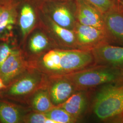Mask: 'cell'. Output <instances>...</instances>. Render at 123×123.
<instances>
[{"instance_id":"1","label":"cell","mask_w":123,"mask_h":123,"mask_svg":"<svg viewBox=\"0 0 123 123\" xmlns=\"http://www.w3.org/2000/svg\"><path fill=\"white\" fill-rule=\"evenodd\" d=\"M93 110L102 121H114L123 114V83L107 84L98 92Z\"/></svg>"},{"instance_id":"2","label":"cell","mask_w":123,"mask_h":123,"mask_svg":"<svg viewBox=\"0 0 123 123\" xmlns=\"http://www.w3.org/2000/svg\"><path fill=\"white\" fill-rule=\"evenodd\" d=\"M48 82L37 68H29L0 91V98L25 103L38 90L47 86Z\"/></svg>"},{"instance_id":"3","label":"cell","mask_w":123,"mask_h":123,"mask_svg":"<svg viewBox=\"0 0 123 123\" xmlns=\"http://www.w3.org/2000/svg\"><path fill=\"white\" fill-rule=\"evenodd\" d=\"M121 69L106 66L88 68L70 74L57 75L67 79L77 91L85 90L98 86L118 83Z\"/></svg>"},{"instance_id":"4","label":"cell","mask_w":123,"mask_h":123,"mask_svg":"<svg viewBox=\"0 0 123 123\" xmlns=\"http://www.w3.org/2000/svg\"><path fill=\"white\" fill-rule=\"evenodd\" d=\"M59 69L57 75L66 74L90 68L95 64L92 53L86 49H60Z\"/></svg>"},{"instance_id":"5","label":"cell","mask_w":123,"mask_h":123,"mask_svg":"<svg viewBox=\"0 0 123 123\" xmlns=\"http://www.w3.org/2000/svg\"><path fill=\"white\" fill-rule=\"evenodd\" d=\"M26 55L18 46L0 68V78L7 85L20 75L31 68H36L35 62L27 61Z\"/></svg>"},{"instance_id":"6","label":"cell","mask_w":123,"mask_h":123,"mask_svg":"<svg viewBox=\"0 0 123 123\" xmlns=\"http://www.w3.org/2000/svg\"><path fill=\"white\" fill-rule=\"evenodd\" d=\"M90 51L95 64L123 69V46L103 43Z\"/></svg>"},{"instance_id":"7","label":"cell","mask_w":123,"mask_h":123,"mask_svg":"<svg viewBox=\"0 0 123 123\" xmlns=\"http://www.w3.org/2000/svg\"><path fill=\"white\" fill-rule=\"evenodd\" d=\"M109 43L123 46V13L118 5L103 14Z\"/></svg>"},{"instance_id":"8","label":"cell","mask_w":123,"mask_h":123,"mask_svg":"<svg viewBox=\"0 0 123 123\" xmlns=\"http://www.w3.org/2000/svg\"><path fill=\"white\" fill-rule=\"evenodd\" d=\"M57 1H45L39 2L40 12L50 18L54 22L63 27L73 30L76 22L70 10Z\"/></svg>"},{"instance_id":"9","label":"cell","mask_w":123,"mask_h":123,"mask_svg":"<svg viewBox=\"0 0 123 123\" xmlns=\"http://www.w3.org/2000/svg\"><path fill=\"white\" fill-rule=\"evenodd\" d=\"M74 32L77 46L84 49L90 50L97 45L108 43L105 31L90 26L76 22L73 29Z\"/></svg>"},{"instance_id":"10","label":"cell","mask_w":123,"mask_h":123,"mask_svg":"<svg viewBox=\"0 0 123 123\" xmlns=\"http://www.w3.org/2000/svg\"><path fill=\"white\" fill-rule=\"evenodd\" d=\"M22 0H11L0 17V41L13 39V30L18 22L19 6Z\"/></svg>"},{"instance_id":"11","label":"cell","mask_w":123,"mask_h":123,"mask_svg":"<svg viewBox=\"0 0 123 123\" xmlns=\"http://www.w3.org/2000/svg\"><path fill=\"white\" fill-rule=\"evenodd\" d=\"M47 88L53 104L56 106L62 104L76 91L74 86L67 79L57 75H50Z\"/></svg>"},{"instance_id":"12","label":"cell","mask_w":123,"mask_h":123,"mask_svg":"<svg viewBox=\"0 0 123 123\" xmlns=\"http://www.w3.org/2000/svg\"><path fill=\"white\" fill-rule=\"evenodd\" d=\"M32 2L22 0L19 6L18 23L23 42H25L35 27L37 14Z\"/></svg>"},{"instance_id":"13","label":"cell","mask_w":123,"mask_h":123,"mask_svg":"<svg viewBox=\"0 0 123 123\" xmlns=\"http://www.w3.org/2000/svg\"><path fill=\"white\" fill-rule=\"evenodd\" d=\"M29 111L22 106L0 99V123H22L24 117Z\"/></svg>"},{"instance_id":"14","label":"cell","mask_w":123,"mask_h":123,"mask_svg":"<svg viewBox=\"0 0 123 123\" xmlns=\"http://www.w3.org/2000/svg\"><path fill=\"white\" fill-rule=\"evenodd\" d=\"M87 105V97L84 90H78L59 106L78 119L83 114Z\"/></svg>"},{"instance_id":"15","label":"cell","mask_w":123,"mask_h":123,"mask_svg":"<svg viewBox=\"0 0 123 123\" xmlns=\"http://www.w3.org/2000/svg\"><path fill=\"white\" fill-rule=\"evenodd\" d=\"M76 12L82 14L90 22L91 26L105 31L103 14L95 7L84 0H75Z\"/></svg>"},{"instance_id":"16","label":"cell","mask_w":123,"mask_h":123,"mask_svg":"<svg viewBox=\"0 0 123 123\" xmlns=\"http://www.w3.org/2000/svg\"><path fill=\"white\" fill-rule=\"evenodd\" d=\"M42 13L45 19L47 27L55 37L67 45L69 46L77 45L74 31L60 26L48 16Z\"/></svg>"},{"instance_id":"17","label":"cell","mask_w":123,"mask_h":123,"mask_svg":"<svg viewBox=\"0 0 123 123\" xmlns=\"http://www.w3.org/2000/svg\"><path fill=\"white\" fill-rule=\"evenodd\" d=\"M31 98L30 105L34 111L45 113L56 106L51 99L47 86L38 90Z\"/></svg>"},{"instance_id":"18","label":"cell","mask_w":123,"mask_h":123,"mask_svg":"<svg viewBox=\"0 0 123 123\" xmlns=\"http://www.w3.org/2000/svg\"><path fill=\"white\" fill-rule=\"evenodd\" d=\"M50 40L48 37L42 31H37L29 38L28 49L32 55H38L44 52L49 47Z\"/></svg>"},{"instance_id":"19","label":"cell","mask_w":123,"mask_h":123,"mask_svg":"<svg viewBox=\"0 0 123 123\" xmlns=\"http://www.w3.org/2000/svg\"><path fill=\"white\" fill-rule=\"evenodd\" d=\"M60 54L59 49H53L45 53L41 60V63L45 71L50 75H57L59 69Z\"/></svg>"},{"instance_id":"20","label":"cell","mask_w":123,"mask_h":123,"mask_svg":"<svg viewBox=\"0 0 123 123\" xmlns=\"http://www.w3.org/2000/svg\"><path fill=\"white\" fill-rule=\"evenodd\" d=\"M45 114L55 123H75L78 120L59 106H55Z\"/></svg>"},{"instance_id":"21","label":"cell","mask_w":123,"mask_h":123,"mask_svg":"<svg viewBox=\"0 0 123 123\" xmlns=\"http://www.w3.org/2000/svg\"><path fill=\"white\" fill-rule=\"evenodd\" d=\"M22 123H55L52 119H49L43 113L37 111L28 112L24 117Z\"/></svg>"},{"instance_id":"22","label":"cell","mask_w":123,"mask_h":123,"mask_svg":"<svg viewBox=\"0 0 123 123\" xmlns=\"http://www.w3.org/2000/svg\"><path fill=\"white\" fill-rule=\"evenodd\" d=\"M18 47L14 40L0 41V68L13 50Z\"/></svg>"},{"instance_id":"23","label":"cell","mask_w":123,"mask_h":123,"mask_svg":"<svg viewBox=\"0 0 123 123\" xmlns=\"http://www.w3.org/2000/svg\"><path fill=\"white\" fill-rule=\"evenodd\" d=\"M92 5L102 14L113 8L118 4L114 0H84Z\"/></svg>"},{"instance_id":"24","label":"cell","mask_w":123,"mask_h":123,"mask_svg":"<svg viewBox=\"0 0 123 123\" xmlns=\"http://www.w3.org/2000/svg\"><path fill=\"white\" fill-rule=\"evenodd\" d=\"M11 0H0V17L6 5Z\"/></svg>"},{"instance_id":"25","label":"cell","mask_w":123,"mask_h":123,"mask_svg":"<svg viewBox=\"0 0 123 123\" xmlns=\"http://www.w3.org/2000/svg\"><path fill=\"white\" fill-rule=\"evenodd\" d=\"M114 123H123V114L119 116L114 121Z\"/></svg>"},{"instance_id":"26","label":"cell","mask_w":123,"mask_h":123,"mask_svg":"<svg viewBox=\"0 0 123 123\" xmlns=\"http://www.w3.org/2000/svg\"><path fill=\"white\" fill-rule=\"evenodd\" d=\"M28 0L31 1L32 2H43V1H58L60 0Z\"/></svg>"},{"instance_id":"27","label":"cell","mask_w":123,"mask_h":123,"mask_svg":"<svg viewBox=\"0 0 123 123\" xmlns=\"http://www.w3.org/2000/svg\"><path fill=\"white\" fill-rule=\"evenodd\" d=\"M119 83H123V69L121 70V75H120V78L119 80Z\"/></svg>"},{"instance_id":"28","label":"cell","mask_w":123,"mask_h":123,"mask_svg":"<svg viewBox=\"0 0 123 123\" xmlns=\"http://www.w3.org/2000/svg\"><path fill=\"white\" fill-rule=\"evenodd\" d=\"M118 6L119 7V9H120L121 12L123 13V0L119 3Z\"/></svg>"},{"instance_id":"29","label":"cell","mask_w":123,"mask_h":123,"mask_svg":"<svg viewBox=\"0 0 123 123\" xmlns=\"http://www.w3.org/2000/svg\"><path fill=\"white\" fill-rule=\"evenodd\" d=\"M116 1V2L118 4H119V3L122 0H115Z\"/></svg>"},{"instance_id":"30","label":"cell","mask_w":123,"mask_h":123,"mask_svg":"<svg viewBox=\"0 0 123 123\" xmlns=\"http://www.w3.org/2000/svg\"><path fill=\"white\" fill-rule=\"evenodd\" d=\"M114 1H115V0H114ZM115 2H116V1H115ZM116 3H117V2H116Z\"/></svg>"}]
</instances>
